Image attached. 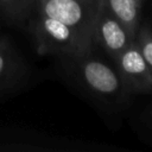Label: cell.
Listing matches in <instances>:
<instances>
[{
  "label": "cell",
  "mask_w": 152,
  "mask_h": 152,
  "mask_svg": "<svg viewBox=\"0 0 152 152\" xmlns=\"http://www.w3.org/2000/svg\"><path fill=\"white\" fill-rule=\"evenodd\" d=\"M62 59L66 75L96 103L114 110L126 104L129 90L118 70H114L100 57L91 55V49Z\"/></svg>",
  "instance_id": "obj_1"
},
{
  "label": "cell",
  "mask_w": 152,
  "mask_h": 152,
  "mask_svg": "<svg viewBox=\"0 0 152 152\" xmlns=\"http://www.w3.org/2000/svg\"><path fill=\"white\" fill-rule=\"evenodd\" d=\"M25 27L39 55L68 57L93 49V43L74 27L45 15L36 8Z\"/></svg>",
  "instance_id": "obj_2"
},
{
  "label": "cell",
  "mask_w": 152,
  "mask_h": 152,
  "mask_svg": "<svg viewBox=\"0 0 152 152\" xmlns=\"http://www.w3.org/2000/svg\"><path fill=\"white\" fill-rule=\"evenodd\" d=\"M99 1L100 0H37V10L48 17L74 27L91 42V26Z\"/></svg>",
  "instance_id": "obj_3"
},
{
  "label": "cell",
  "mask_w": 152,
  "mask_h": 152,
  "mask_svg": "<svg viewBox=\"0 0 152 152\" xmlns=\"http://www.w3.org/2000/svg\"><path fill=\"white\" fill-rule=\"evenodd\" d=\"M132 40L121 23L108 11L104 2L100 0L91 26L93 44L101 46L115 61L118 55Z\"/></svg>",
  "instance_id": "obj_4"
},
{
  "label": "cell",
  "mask_w": 152,
  "mask_h": 152,
  "mask_svg": "<svg viewBox=\"0 0 152 152\" xmlns=\"http://www.w3.org/2000/svg\"><path fill=\"white\" fill-rule=\"evenodd\" d=\"M114 63L129 93L152 94V74L134 40L118 55Z\"/></svg>",
  "instance_id": "obj_5"
},
{
  "label": "cell",
  "mask_w": 152,
  "mask_h": 152,
  "mask_svg": "<svg viewBox=\"0 0 152 152\" xmlns=\"http://www.w3.org/2000/svg\"><path fill=\"white\" fill-rule=\"evenodd\" d=\"M27 77V64L8 37H0V93L15 89Z\"/></svg>",
  "instance_id": "obj_6"
},
{
  "label": "cell",
  "mask_w": 152,
  "mask_h": 152,
  "mask_svg": "<svg viewBox=\"0 0 152 152\" xmlns=\"http://www.w3.org/2000/svg\"><path fill=\"white\" fill-rule=\"evenodd\" d=\"M108 11L121 23L126 32L134 40L140 25L144 0H102Z\"/></svg>",
  "instance_id": "obj_7"
},
{
  "label": "cell",
  "mask_w": 152,
  "mask_h": 152,
  "mask_svg": "<svg viewBox=\"0 0 152 152\" xmlns=\"http://www.w3.org/2000/svg\"><path fill=\"white\" fill-rule=\"evenodd\" d=\"M36 8L37 0H0V15L15 26L25 27Z\"/></svg>",
  "instance_id": "obj_8"
},
{
  "label": "cell",
  "mask_w": 152,
  "mask_h": 152,
  "mask_svg": "<svg viewBox=\"0 0 152 152\" xmlns=\"http://www.w3.org/2000/svg\"><path fill=\"white\" fill-rule=\"evenodd\" d=\"M134 42L138 45L147 66L152 74V26L150 24L139 25Z\"/></svg>",
  "instance_id": "obj_9"
},
{
  "label": "cell",
  "mask_w": 152,
  "mask_h": 152,
  "mask_svg": "<svg viewBox=\"0 0 152 152\" xmlns=\"http://www.w3.org/2000/svg\"><path fill=\"white\" fill-rule=\"evenodd\" d=\"M147 115H148L150 120L152 121V102H151V104H150V107H148V112H147Z\"/></svg>",
  "instance_id": "obj_10"
}]
</instances>
